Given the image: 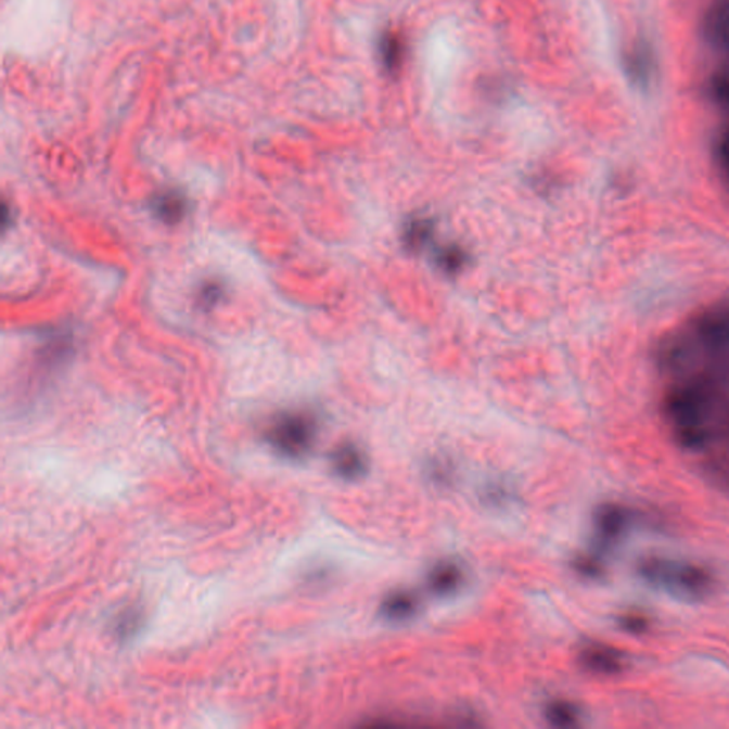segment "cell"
<instances>
[{"mask_svg": "<svg viewBox=\"0 0 729 729\" xmlns=\"http://www.w3.org/2000/svg\"><path fill=\"white\" fill-rule=\"evenodd\" d=\"M637 574L650 586L683 600H705L715 590V577L705 567L660 555L641 559Z\"/></svg>", "mask_w": 729, "mask_h": 729, "instance_id": "1", "label": "cell"}, {"mask_svg": "<svg viewBox=\"0 0 729 729\" xmlns=\"http://www.w3.org/2000/svg\"><path fill=\"white\" fill-rule=\"evenodd\" d=\"M316 437V422L304 413L282 414L268 431V442L272 448L290 459H300L311 452Z\"/></svg>", "mask_w": 729, "mask_h": 729, "instance_id": "2", "label": "cell"}, {"mask_svg": "<svg viewBox=\"0 0 729 729\" xmlns=\"http://www.w3.org/2000/svg\"><path fill=\"white\" fill-rule=\"evenodd\" d=\"M592 524H594L597 553L604 554L627 535L631 513L623 504L604 503L597 508Z\"/></svg>", "mask_w": 729, "mask_h": 729, "instance_id": "3", "label": "cell"}, {"mask_svg": "<svg viewBox=\"0 0 729 729\" xmlns=\"http://www.w3.org/2000/svg\"><path fill=\"white\" fill-rule=\"evenodd\" d=\"M578 664L585 672L601 677H614L626 672L627 655L603 642L583 645L577 655Z\"/></svg>", "mask_w": 729, "mask_h": 729, "instance_id": "4", "label": "cell"}, {"mask_svg": "<svg viewBox=\"0 0 729 729\" xmlns=\"http://www.w3.org/2000/svg\"><path fill=\"white\" fill-rule=\"evenodd\" d=\"M332 472L342 481H358L367 475L369 463L367 455L355 444L340 445L331 453L330 458Z\"/></svg>", "mask_w": 729, "mask_h": 729, "instance_id": "5", "label": "cell"}, {"mask_svg": "<svg viewBox=\"0 0 729 729\" xmlns=\"http://www.w3.org/2000/svg\"><path fill=\"white\" fill-rule=\"evenodd\" d=\"M464 580L463 570L458 563L445 562L436 563L427 573V587L436 596H450L462 587Z\"/></svg>", "mask_w": 729, "mask_h": 729, "instance_id": "6", "label": "cell"}, {"mask_svg": "<svg viewBox=\"0 0 729 729\" xmlns=\"http://www.w3.org/2000/svg\"><path fill=\"white\" fill-rule=\"evenodd\" d=\"M418 609L419 600L413 592L398 590L382 600L380 613L387 622L404 623L417 615Z\"/></svg>", "mask_w": 729, "mask_h": 729, "instance_id": "7", "label": "cell"}, {"mask_svg": "<svg viewBox=\"0 0 729 729\" xmlns=\"http://www.w3.org/2000/svg\"><path fill=\"white\" fill-rule=\"evenodd\" d=\"M405 54H407V44L402 35L391 30L381 36L380 57L382 66L387 73L395 75L404 66Z\"/></svg>", "mask_w": 729, "mask_h": 729, "instance_id": "8", "label": "cell"}, {"mask_svg": "<svg viewBox=\"0 0 729 729\" xmlns=\"http://www.w3.org/2000/svg\"><path fill=\"white\" fill-rule=\"evenodd\" d=\"M650 57L651 54L645 44H638L635 52L628 53L626 57L628 77L641 88H647L651 81L653 65H651Z\"/></svg>", "mask_w": 729, "mask_h": 729, "instance_id": "9", "label": "cell"}, {"mask_svg": "<svg viewBox=\"0 0 729 729\" xmlns=\"http://www.w3.org/2000/svg\"><path fill=\"white\" fill-rule=\"evenodd\" d=\"M545 717L555 728H574L580 724L581 711L568 701H553L547 705Z\"/></svg>", "mask_w": 729, "mask_h": 729, "instance_id": "10", "label": "cell"}, {"mask_svg": "<svg viewBox=\"0 0 729 729\" xmlns=\"http://www.w3.org/2000/svg\"><path fill=\"white\" fill-rule=\"evenodd\" d=\"M153 209L159 220L164 222L180 221L182 214L186 212L184 199L176 193L162 194L154 200Z\"/></svg>", "mask_w": 729, "mask_h": 729, "instance_id": "11", "label": "cell"}, {"mask_svg": "<svg viewBox=\"0 0 729 729\" xmlns=\"http://www.w3.org/2000/svg\"><path fill=\"white\" fill-rule=\"evenodd\" d=\"M433 235V225L427 218H414L404 232V243L409 250L419 251L430 244Z\"/></svg>", "mask_w": 729, "mask_h": 729, "instance_id": "12", "label": "cell"}, {"mask_svg": "<svg viewBox=\"0 0 729 729\" xmlns=\"http://www.w3.org/2000/svg\"><path fill=\"white\" fill-rule=\"evenodd\" d=\"M573 568L581 577L589 578V580H599V578L604 576L605 572L603 554L591 553L578 555L574 560Z\"/></svg>", "mask_w": 729, "mask_h": 729, "instance_id": "13", "label": "cell"}, {"mask_svg": "<svg viewBox=\"0 0 729 729\" xmlns=\"http://www.w3.org/2000/svg\"><path fill=\"white\" fill-rule=\"evenodd\" d=\"M468 259V255L462 248L450 245V247L442 248L437 253L436 263L442 271L458 273L466 266Z\"/></svg>", "mask_w": 729, "mask_h": 729, "instance_id": "14", "label": "cell"}, {"mask_svg": "<svg viewBox=\"0 0 729 729\" xmlns=\"http://www.w3.org/2000/svg\"><path fill=\"white\" fill-rule=\"evenodd\" d=\"M618 627L631 636H642L650 630V619L645 615L638 613H626L619 615Z\"/></svg>", "mask_w": 729, "mask_h": 729, "instance_id": "15", "label": "cell"}, {"mask_svg": "<svg viewBox=\"0 0 729 729\" xmlns=\"http://www.w3.org/2000/svg\"><path fill=\"white\" fill-rule=\"evenodd\" d=\"M137 619H139V614L137 613L123 614L120 622L117 624L118 635L123 637L130 636L136 630L137 624H139Z\"/></svg>", "mask_w": 729, "mask_h": 729, "instance_id": "16", "label": "cell"}, {"mask_svg": "<svg viewBox=\"0 0 729 729\" xmlns=\"http://www.w3.org/2000/svg\"><path fill=\"white\" fill-rule=\"evenodd\" d=\"M220 294L221 290L217 285H207L200 294V303H203L205 307L216 304Z\"/></svg>", "mask_w": 729, "mask_h": 729, "instance_id": "17", "label": "cell"}]
</instances>
